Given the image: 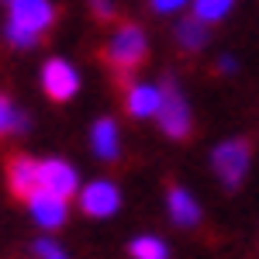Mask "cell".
<instances>
[{"label":"cell","mask_w":259,"mask_h":259,"mask_svg":"<svg viewBox=\"0 0 259 259\" xmlns=\"http://www.w3.org/2000/svg\"><path fill=\"white\" fill-rule=\"evenodd\" d=\"M94 11H97L100 21H111V18H114V7H111V4H94Z\"/></svg>","instance_id":"cell-18"},{"label":"cell","mask_w":259,"mask_h":259,"mask_svg":"<svg viewBox=\"0 0 259 259\" xmlns=\"http://www.w3.org/2000/svg\"><path fill=\"white\" fill-rule=\"evenodd\" d=\"M249 159H252L249 142L232 139V142H221L218 149H214L211 166H214V173L221 177V183H225L228 190H235V187L242 183V177H245V169H249Z\"/></svg>","instance_id":"cell-4"},{"label":"cell","mask_w":259,"mask_h":259,"mask_svg":"<svg viewBox=\"0 0 259 259\" xmlns=\"http://www.w3.org/2000/svg\"><path fill=\"white\" fill-rule=\"evenodd\" d=\"M94 149H97V156L104 162H114L118 159V124L111 118H100L97 124H94Z\"/></svg>","instance_id":"cell-11"},{"label":"cell","mask_w":259,"mask_h":259,"mask_svg":"<svg viewBox=\"0 0 259 259\" xmlns=\"http://www.w3.org/2000/svg\"><path fill=\"white\" fill-rule=\"evenodd\" d=\"M169 214H173V221L183 225V228H194V225L200 221L197 200L190 197L183 187H177V183H169Z\"/></svg>","instance_id":"cell-9"},{"label":"cell","mask_w":259,"mask_h":259,"mask_svg":"<svg viewBox=\"0 0 259 259\" xmlns=\"http://www.w3.org/2000/svg\"><path fill=\"white\" fill-rule=\"evenodd\" d=\"M128 111L135 118H149L159 111V87H132L128 90Z\"/></svg>","instance_id":"cell-12"},{"label":"cell","mask_w":259,"mask_h":259,"mask_svg":"<svg viewBox=\"0 0 259 259\" xmlns=\"http://www.w3.org/2000/svg\"><path fill=\"white\" fill-rule=\"evenodd\" d=\"M128 252L135 259H166V245L159 239H152V235H145V239H135L128 245Z\"/></svg>","instance_id":"cell-15"},{"label":"cell","mask_w":259,"mask_h":259,"mask_svg":"<svg viewBox=\"0 0 259 259\" xmlns=\"http://www.w3.org/2000/svg\"><path fill=\"white\" fill-rule=\"evenodd\" d=\"M177 41L187 52H197V49H204V41H207V28L197 18H183L177 24Z\"/></svg>","instance_id":"cell-13"},{"label":"cell","mask_w":259,"mask_h":259,"mask_svg":"<svg viewBox=\"0 0 259 259\" xmlns=\"http://www.w3.org/2000/svg\"><path fill=\"white\" fill-rule=\"evenodd\" d=\"M28 204H31V214H35V221H38L41 228H59L62 221H66V200H56V197H49V194L38 190Z\"/></svg>","instance_id":"cell-10"},{"label":"cell","mask_w":259,"mask_h":259,"mask_svg":"<svg viewBox=\"0 0 259 259\" xmlns=\"http://www.w3.org/2000/svg\"><path fill=\"white\" fill-rule=\"evenodd\" d=\"M7 187L21 200H31L38 194V162L28 156H14L7 162Z\"/></svg>","instance_id":"cell-7"},{"label":"cell","mask_w":259,"mask_h":259,"mask_svg":"<svg viewBox=\"0 0 259 259\" xmlns=\"http://www.w3.org/2000/svg\"><path fill=\"white\" fill-rule=\"evenodd\" d=\"M41 87H45V94L52 100H69L76 90H80V76H76V69L69 66V62L62 59H49L45 62V69H41Z\"/></svg>","instance_id":"cell-6"},{"label":"cell","mask_w":259,"mask_h":259,"mask_svg":"<svg viewBox=\"0 0 259 259\" xmlns=\"http://www.w3.org/2000/svg\"><path fill=\"white\" fill-rule=\"evenodd\" d=\"M156 11H162V14H169V11H180V4H166V0H159V4H152Z\"/></svg>","instance_id":"cell-19"},{"label":"cell","mask_w":259,"mask_h":259,"mask_svg":"<svg viewBox=\"0 0 259 259\" xmlns=\"http://www.w3.org/2000/svg\"><path fill=\"white\" fill-rule=\"evenodd\" d=\"M7 11H11L7 38H11V45H21V49L41 41V31H49L56 21V7L45 0H14Z\"/></svg>","instance_id":"cell-1"},{"label":"cell","mask_w":259,"mask_h":259,"mask_svg":"<svg viewBox=\"0 0 259 259\" xmlns=\"http://www.w3.org/2000/svg\"><path fill=\"white\" fill-rule=\"evenodd\" d=\"M156 118H159L162 124V132L169 135V139H187L190 135V111H187V100L180 97V90H177V83L166 80L159 83V111H156Z\"/></svg>","instance_id":"cell-3"},{"label":"cell","mask_w":259,"mask_h":259,"mask_svg":"<svg viewBox=\"0 0 259 259\" xmlns=\"http://www.w3.org/2000/svg\"><path fill=\"white\" fill-rule=\"evenodd\" d=\"M28 128V118L21 114L11 100L0 94V135H11V132H24Z\"/></svg>","instance_id":"cell-14"},{"label":"cell","mask_w":259,"mask_h":259,"mask_svg":"<svg viewBox=\"0 0 259 259\" xmlns=\"http://www.w3.org/2000/svg\"><path fill=\"white\" fill-rule=\"evenodd\" d=\"M83 211L87 214H94V218H107V214H114L121 207V194L114 183H107V180H97V183H90L87 190H83Z\"/></svg>","instance_id":"cell-8"},{"label":"cell","mask_w":259,"mask_h":259,"mask_svg":"<svg viewBox=\"0 0 259 259\" xmlns=\"http://www.w3.org/2000/svg\"><path fill=\"white\" fill-rule=\"evenodd\" d=\"M38 190L56 200H69L76 194V169L59 159L38 162Z\"/></svg>","instance_id":"cell-5"},{"label":"cell","mask_w":259,"mask_h":259,"mask_svg":"<svg viewBox=\"0 0 259 259\" xmlns=\"http://www.w3.org/2000/svg\"><path fill=\"white\" fill-rule=\"evenodd\" d=\"M35 252H38L41 259H66V252H62L56 242H49V239H38V242H35Z\"/></svg>","instance_id":"cell-17"},{"label":"cell","mask_w":259,"mask_h":259,"mask_svg":"<svg viewBox=\"0 0 259 259\" xmlns=\"http://www.w3.org/2000/svg\"><path fill=\"white\" fill-rule=\"evenodd\" d=\"M104 59L111 62V69L118 73V80L128 83V76H132L142 66V59H145V35H142L139 24L124 21L118 31H114L111 45L104 49Z\"/></svg>","instance_id":"cell-2"},{"label":"cell","mask_w":259,"mask_h":259,"mask_svg":"<svg viewBox=\"0 0 259 259\" xmlns=\"http://www.w3.org/2000/svg\"><path fill=\"white\" fill-rule=\"evenodd\" d=\"M228 69H235V62L228 59V56H221L218 59V73H228Z\"/></svg>","instance_id":"cell-20"},{"label":"cell","mask_w":259,"mask_h":259,"mask_svg":"<svg viewBox=\"0 0 259 259\" xmlns=\"http://www.w3.org/2000/svg\"><path fill=\"white\" fill-rule=\"evenodd\" d=\"M228 11H232L228 0H200L197 7H194V18H197L200 24H207V21H221Z\"/></svg>","instance_id":"cell-16"}]
</instances>
